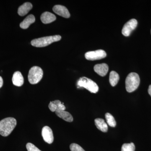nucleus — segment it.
<instances>
[{
  "instance_id": "16",
  "label": "nucleus",
  "mask_w": 151,
  "mask_h": 151,
  "mask_svg": "<svg viewBox=\"0 0 151 151\" xmlns=\"http://www.w3.org/2000/svg\"><path fill=\"white\" fill-rule=\"evenodd\" d=\"M94 123L98 129L103 132H108V125L103 119H100V118L95 119L94 120Z\"/></svg>"
},
{
  "instance_id": "4",
  "label": "nucleus",
  "mask_w": 151,
  "mask_h": 151,
  "mask_svg": "<svg viewBox=\"0 0 151 151\" xmlns=\"http://www.w3.org/2000/svg\"><path fill=\"white\" fill-rule=\"evenodd\" d=\"M77 88L83 87L92 93H96L99 90L98 85L95 82L85 77L79 78L77 81Z\"/></svg>"
},
{
  "instance_id": "22",
  "label": "nucleus",
  "mask_w": 151,
  "mask_h": 151,
  "mask_svg": "<svg viewBox=\"0 0 151 151\" xmlns=\"http://www.w3.org/2000/svg\"><path fill=\"white\" fill-rule=\"evenodd\" d=\"M53 102L57 106L58 109L61 110V111H65V106L63 105V103H61L60 100H55Z\"/></svg>"
},
{
  "instance_id": "21",
  "label": "nucleus",
  "mask_w": 151,
  "mask_h": 151,
  "mask_svg": "<svg viewBox=\"0 0 151 151\" xmlns=\"http://www.w3.org/2000/svg\"><path fill=\"white\" fill-rule=\"evenodd\" d=\"M26 148L28 151H41L33 144L31 143H28L27 144Z\"/></svg>"
},
{
  "instance_id": "14",
  "label": "nucleus",
  "mask_w": 151,
  "mask_h": 151,
  "mask_svg": "<svg viewBox=\"0 0 151 151\" xmlns=\"http://www.w3.org/2000/svg\"><path fill=\"white\" fill-rule=\"evenodd\" d=\"M32 4L30 3H24L19 8L18 13L20 16H24L32 9Z\"/></svg>"
},
{
  "instance_id": "10",
  "label": "nucleus",
  "mask_w": 151,
  "mask_h": 151,
  "mask_svg": "<svg viewBox=\"0 0 151 151\" xmlns=\"http://www.w3.org/2000/svg\"><path fill=\"white\" fill-rule=\"evenodd\" d=\"M108 65L104 63L97 64L94 67V71L101 76H106L108 73Z\"/></svg>"
},
{
  "instance_id": "1",
  "label": "nucleus",
  "mask_w": 151,
  "mask_h": 151,
  "mask_svg": "<svg viewBox=\"0 0 151 151\" xmlns=\"http://www.w3.org/2000/svg\"><path fill=\"white\" fill-rule=\"evenodd\" d=\"M17 124L16 120L13 118H7L0 122V134L7 137L13 131Z\"/></svg>"
},
{
  "instance_id": "8",
  "label": "nucleus",
  "mask_w": 151,
  "mask_h": 151,
  "mask_svg": "<svg viewBox=\"0 0 151 151\" xmlns=\"http://www.w3.org/2000/svg\"><path fill=\"white\" fill-rule=\"evenodd\" d=\"M42 135L44 140L49 144H51L54 141L53 132L51 128L47 126L44 127L42 131Z\"/></svg>"
},
{
  "instance_id": "13",
  "label": "nucleus",
  "mask_w": 151,
  "mask_h": 151,
  "mask_svg": "<svg viewBox=\"0 0 151 151\" xmlns=\"http://www.w3.org/2000/svg\"><path fill=\"white\" fill-rule=\"evenodd\" d=\"M57 116L64 120V121L68 122H73V118L71 114L67 111H61L57 109L55 112Z\"/></svg>"
},
{
  "instance_id": "15",
  "label": "nucleus",
  "mask_w": 151,
  "mask_h": 151,
  "mask_svg": "<svg viewBox=\"0 0 151 151\" xmlns=\"http://www.w3.org/2000/svg\"><path fill=\"white\" fill-rule=\"evenodd\" d=\"M35 17L32 14L28 16L20 24V27L23 29H27L32 24L35 22Z\"/></svg>"
},
{
  "instance_id": "19",
  "label": "nucleus",
  "mask_w": 151,
  "mask_h": 151,
  "mask_svg": "<svg viewBox=\"0 0 151 151\" xmlns=\"http://www.w3.org/2000/svg\"><path fill=\"white\" fill-rule=\"evenodd\" d=\"M135 146L133 143L124 144L122 146V151H135Z\"/></svg>"
},
{
  "instance_id": "3",
  "label": "nucleus",
  "mask_w": 151,
  "mask_h": 151,
  "mask_svg": "<svg viewBox=\"0 0 151 151\" xmlns=\"http://www.w3.org/2000/svg\"><path fill=\"white\" fill-rule=\"evenodd\" d=\"M140 81L139 76L137 73L134 72L129 73L127 76L125 81L127 92L130 93L135 91L139 85Z\"/></svg>"
},
{
  "instance_id": "25",
  "label": "nucleus",
  "mask_w": 151,
  "mask_h": 151,
  "mask_svg": "<svg viewBox=\"0 0 151 151\" xmlns=\"http://www.w3.org/2000/svg\"><path fill=\"white\" fill-rule=\"evenodd\" d=\"M148 91L149 94L150 95L151 97V85H150V86H149L148 90Z\"/></svg>"
},
{
  "instance_id": "2",
  "label": "nucleus",
  "mask_w": 151,
  "mask_h": 151,
  "mask_svg": "<svg viewBox=\"0 0 151 151\" xmlns=\"http://www.w3.org/2000/svg\"><path fill=\"white\" fill-rule=\"evenodd\" d=\"M61 38V36L59 35L45 37L33 40L32 41L31 44L33 46L36 47H44L55 42L60 40Z\"/></svg>"
},
{
  "instance_id": "5",
  "label": "nucleus",
  "mask_w": 151,
  "mask_h": 151,
  "mask_svg": "<svg viewBox=\"0 0 151 151\" xmlns=\"http://www.w3.org/2000/svg\"><path fill=\"white\" fill-rule=\"evenodd\" d=\"M43 70L38 66H33L30 69L29 72V81L30 84H37L40 81L43 76Z\"/></svg>"
},
{
  "instance_id": "26",
  "label": "nucleus",
  "mask_w": 151,
  "mask_h": 151,
  "mask_svg": "<svg viewBox=\"0 0 151 151\" xmlns=\"http://www.w3.org/2000/svg\"></svg>"
},
{
  "instance_id": "17",
  "label": "nucleus",
  "mask_w": 151,
  "mask_h": 151,
  "mask_svg": "<svg viewBox=\"0 0 151 151\" xmlns=\"http://www.w3.org/2000/svg\"><path fill=\"white\" fill-rule=\"evenodd\" d=\"M119 76L117 72L115 71H111L109 76V81L111 86H116L119 82Z\"/></svg>"
},
{
  "instance_id": "7",
  "label": "nucleus",
  "mask_w": 151,
  "mask_h": 151,
  "mask_svg": "<svg viewBox=\"0 0 151 151\" xmlns=\"http://www.w3.org/2000/svg\"><path fill=\"white\" fill-rule=\"evenodd\" d=\"M137 24L138 22L135 19L130 20L124 24L122 30V34L125 36H129L131 32L137 27Z\"/></svg>"
},
{
  "instance_id": "23",
  "label": "nucleus",
  "mask_w": 151,
  "mask_h": 151,
  "mask_svg": "<svg viewBox=\"0 0 151 151\" xmlns=\"http://www.w3.org/2000/svg\"><path fill=\"white\" fill-rule=\"evenodd\" d=\"M49 108L52 112H55L58 109L57 106L53 101L50 102L48 105Z\"/></svg>"
},
{
  "instance_id": "11",
  "label": "nucleus",
  "mask_w": 151,
  "mask_h": 151,
  "mask_svg": "<svg viewBox=\"0 0 151 151\" xmlns=\"http://www.w3.org/2000/svg\"><path fill=\"white\" fill-rule=\"evenodd\" d=\"M41 20L45 24L50 23L56 20V17L51 13L46 12L42 14L40 17Z\"/></svg>"
},
{
  "instance_id": "9",
  "label": "nucleus",
  "mask_w": 151,
  "mask_h": 151,
  "mask_svg": "<svg viewBox=\"0 0 151 151\" xmlns=\"http://www.w3.org/2000/svg\"><path fill=\"white\" fill-rule=\"evenodd\" d=\"M52 10L55 13L58 15L65 18H68L70 17V14L68 9L64 6L57 5H55L53 7Z\"/></svg>"
},
{
  "instance_id": "6",
  "label": "nucleus",
  "mask_w": 151,
  "mask_h": 151,
  "mask_svg": "<svg viewBox=\"0 0 151 151\" xmlns=\"http://www.w3.org/2000/svg\"><path fill=\"white\" fill-rule=\"evenodd\" d=\"M107 54L103 50H98L95 51H89L85 54L86 59L89 60H95L103 59L106 57Z\"/></svg>"
},
{
  "instance_id": "12",
  "label": "nucleus",
  "mask_w": 151,
  "mask_h": 151,
  "mask_svg": "<svg viewBox=\"0 0 151 151\" xmlns=\"http://www.w3.org/2000/svg\"><path fill=\"white\" fill-rule=\"evenodd\" d=\"M12 81L14 85L17 86H22L24 82L23 76L19 71H16L14 73Z\"/></svg>"
},
{
  "instance_id": "20",
  "label": "nucleus",
  "mask_w": 151,
  "mask_h": 151,
  "mask_svg": "<svg viewBox=\"0 0 151 151\" xmlns=\"http://www.w3.org/2000/svg\"><path fill=\"white\" fill-rule=\"evenodd\" d=\"M70 149L71 151H85L81 146L75 143L70 145Z\"/></svg>"
},
{
  "instance_id": "24",
  "label": "nucleus",
  "mask_w": 151,
  "mask_h": 151,
  "mask_svg": "<svg viewBox=\"0 0 151 151\" xmlns=\"http://www.w3.org/2000/svg\"><path fill=\"white\" fill-rule=\"evenodd\" d=\"M3 78L0 76V88L3 86Z\"/></svg>"
},
{
  "instance_id": "18",
  "label": "nucleus",
  "mask_w": 151,
  "mask_h": 151,
  "mask_svg": "<svg viewBox=\"0 0 151 151\" xmlns=\"http://www.w3.org/2000/svg\"><path fill=\"white\" fill-rule=\"evenodd\" d=\"M105 116L108 125L112 127H116V122L113 116L111 114L108 113L105 114Z\"/></svg>"
}]
</instances>
